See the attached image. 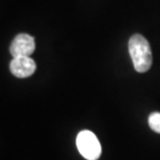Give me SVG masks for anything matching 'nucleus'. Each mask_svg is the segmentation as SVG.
Listing matches in <instances>:
<instances>
[{
    "label": "nucleus",
    "instance_id": "f257e3e1",
    "mask_svg": "<svg viewBox=\"0 0 160 160\" xmlns=\"http://www.w3.org/2000/svg\"><path fill=\"white\" fill-rule=\"evenodd\" d=\"M128 49L136 72L145 73L151 68L153 56L149 42L142 34L135 33L128 42Z\"/></svg>",
    "mask_w": 160,
    "mask_h": 160
},
{
    "label": "nucleus",
    "instance_id": "f03ea898",
    "mask_svg": "<svg viewBox=\"0 0 160 160\" xmlns=\"http://www.w3.org/2000/svg\"><path fill=\"white\" fill-rule=\"evenodd\" d=\"M78 151L88 160H97L101 156L102 149L98 137L92 131L83 130L78 133L76 138Z\"/></svg>",
    "mask_w": 160,
    "mask_h": 160
},
{
    "label": "nucleus",
    "instance_id": "7ed1b4c3",
    "mask_svg": "<svg viewBox=\"0 0 160 160\" xmlns=\"http://www.w3.org/2000/svg\"><path fill=\"white\" fill-rule=\"evenodd\" d=\"M36 49V40L28 33H20L12 40L9 52L12 57L30 56Z\"/></svg>",
    "mask_w": 160,
    "mask_h": 160
},
{
    "label": "nucleus",
    "instance_id": "20e7f679",
    "mask_svg": "<svg viewBox=\"0 0 160 160\" xmlns=\"http://www.w3.org/2000/svg\"><path fill=\"white\" fill-rule=\"evenodd\" d=\"M9 70L12 74L18 78H27L36 72V62L29 56L12 57L9 63Z\"/></svg>",
    "mask_w": 160,
    "mask_h": 160
},
{
    "label": "nucleus",
    "instance_id": "39448f33",
    "mask_svg": "<svg viewBox=\"0 0 160 160\" xmlns=\"http://www.w3.org/2000/svg\"><path fill=\"white\" fill-rule=\"evenodd\" d=\"M148 123L153 131L160 134V112H153L150 114Z\"/></svg>",
    "mask_w": 160,
    "mask_h": 160
}]
</instances>
